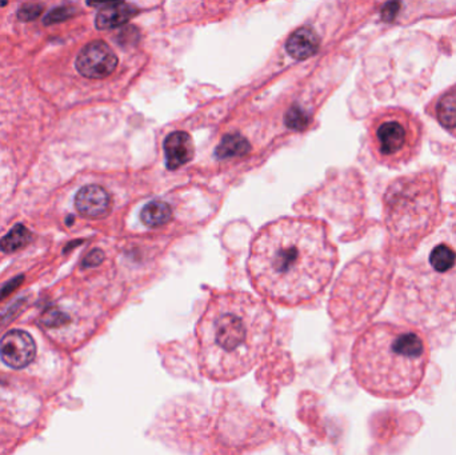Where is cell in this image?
<instances>
[{
  "instance_id": "1",
  "label": "cell",
  "mask_w": 456,
  "mask_h": 455,
  "mask_svg": "<svg viewBox=\"0 0 456 455\" xmlns=\"http://www.w3.org/2000/svg\"><path fill=\"white\" fill-rule=\"evenodd\" d=\"M336 262V248L322 222L283 218L259 231L250 250L248 274L263 297L299 306L325 290Z\"/></svg>"
},
{
  "instance_id": "2",
  "label": "cell",
  "mask_w": 456,
  "mask_h": 455,
  "mask_svg": "<svg viewBox=\"0 0 456 455\" xmlns=\"http://www.w3.org/2000/svg\"><path fill=\"white\" fill-rule=\"evenodd\" d=\"M275 316L244 291L218 293L197 325L198 363L204 377L231 382L252 370L271 344Z\"/></svg>"
},
{
  "instance_id": "3",
  "label": "cell",
  "mask_w": 456,
  "mask_h": 455,
  "mask_svg": "<svg viewBox=\"0 0 456 455\" xmlns=\"http://www.w3.org/2000/svg\"><path fill=\"white\" fill-rule=\"evenodd\" d=\"M428 363L423 337L408 328L378 323L355 342L351 366L357 384L387 399L406 398L422 384Z\"/></svg>"
},
{
  "instance_id": "4",
  "label": "cell",
  "mask_w": 456,
  "mask_h": 455,
  "mask_svg": "<svg viewBox=\"0 0 456 455\" xmlns=\"http://www.w3.org/2000/svg\"><path fill=\"white\" fill-rule=\"evenodd\" d=\"M383 216L392 250L399 255L413 253L441 222L436 171L422 170L392 181L383 197Z\"/></svg>"
},
{
  "instance_id": "5",
  "label": "cell",
  "mask_w": 456,
  "mask_h": 455,
  "mask_svg": "<svg viewBox=\"0 0 456 455\" xmlns=\"http://www.w3.org/2000/svg\"><path fill=\"white\" fill-rule=\"evenodd\" d=\"M370 139L375 158L387 167H401L419 154L423 125L411 111L390 107L373 116Z\"/></svg>"
},
{
  "instance_id": "6",
  "label": "cell",
  "mask_w": 456,
  "mask_h": 455,
  "mask_svg": "<svg viewBox=\"0 0 456 455\" xmlns=\"http://www.w3.org/2000/svg\"><path fill=\"white\" fill-rule=\"evenodd\" d=\"M392 276V266L383 256L360 258L344 274L342 299L352 321H367L385 303Z\"/></svg>"
},
{
  "instance_id": "7",
  "label": "cell",
  "mask_w": 456,
  "mask_h": 455,
  "mask_svg": "<svg viewBox=\"0 0 456 455\" xmlns=\"http://www.w3.org/2000/svg\"><path fill=\"white\" fill-rule=\"evenodd\" d=\"M117 67V57L107 43H88L76 57V69L90 79H103Z\"/></svg>"
},
{
  "instance_id": "8",
  "label": "cell",
  "mask_w": 456,
  "mask_h": 455,
  "mask_svg": "<svg viewBox=\"0 0 456 455\" xmlns=\"http://www.w3.org/2000/svg\"><path fill=\"white\" fill-rule=\"evenodd\" d=\"M35 356L36 343L24 330H11L0 341V358L11 369H24Z\"/></svg>"
},
{
  "instance_id": "9",
  "label": "cell",
  "mask_w": 456,
  "mask_h": 455,
  "mask_svg": "<svg viewBox=\"0 0 456 455\" xmlns=\"http://www.w3.org/2000/svg\"><path fill=\"white\" fill-rule=\"evenodd\" d=\"M75 207L86 218H103L111 210V197L100 186H85L75 197Z\"/></svg>"
},
{
  "instance_id": "10",
  "label": "cell",
  "mask_w": 456,
  "mask_h": 455,
  "mask_svg": "<svg viewBox=\"0 0 456 455\" xmlns=\"http://www.w3.org/2000/svg\"><path fill=\"white\" fill-rule=\"evenodd\" d=\"M164 155L167 167L170 170H176L190 160H192L195 154V147L192 138L185 131H175L170 134L164 141Z\"/></svg>"
},
{
  "instance_id": "11",
  "label": "cell",
  "mask_w": 456,
  "mask_h": 455,
  "mask_svg": "<svg viewBox=\"0 0 456 455\" xmlns=\"http://www.w3.org/2000/svg\"><path fill=\"white\" fill-rule=\"evenodd\" d=\"M320 46V39L314 29L310 27H301L297 29L287 41L285 48L287 52L298 60H303L313 57Z\"/></svg>"
},
{
  "instance_id": "12",
  "label": "cell",
  "mask_w": 456,
  "mask_h": 455,
  "mask_svg": "<svg viewBox=\"0 0 456 455\" xmlns=\"http://www.w3.org/2000/svg\"><path fill=\"white\" fill-rule=\"evenodd\" d=\"M431 108L432 115L443 128L456 132V85L442 92Z\"/></svg>"
},
{
  "instance_id": "13",
  "label": "cell",
  "mask_w": 456,
  "mask_h": 455,
  "mask_svg": "<svg viewBox=\"0 0 456 455\" xmlns=\"http://www.w3.org/2000/svg\"><path fill=\"white\" fill-rule=\"evenodd\" d=\"M136 14V10L126 4V3H106L101 4L98 16H97V27L100 29H115Z\"/></svg>"
},
{
  "instance_id": "14",
  "label": "cell",
  "mask_w": 456,
  "mask_h": 455,
  "mask_svg": "<svg viewBox=\"0 0 456 455\" xmlns=\"http://www.w3.org/2000/svg\"><path fill=\"white\" fill-rule=\"evenodd\" d=\"M171 207L160 200H155L145 204L141 214V219L147 227L164 226L171 220Z\"/></svg>"
},
{
  "instance_id": "15",
  "label": "cell",
  "mask_w": 456,
  "mask_h": 455,
  "mask_svg": "<svg viewBox=\"0 0 456 455\" xmlns=\"http://www.w3.org/2000/svg\"><path fill=\"white\" fill-rule=\"evenodd\" d=\"M429 265L438 272H448L456 266V251L447 243L435 246L429 254Z\"/></svg>"
},
{
  "instance_id": "16",
  "label": "cell",
  "mask_w": 456,
  "mask_h": 455,
  "mask_svg": "<svg viewBox=\"0 0 456 455\" xmlns=\"http://www.w3.org/2000/svg\"><path fill=\"white\" fill-rule=\"evenodd\" d=\"M32 239V234L29 228L23 225H16L4 238L0 241V250L3 253H15L23 247H26Z\"/></svg>"
},
{
  "instance_id": "17",
  "label": "cell",
  "mask_w": 456,
  "mask_h": 455,
  "mask_svg": "<svg viewBox=\"0 0 456 455\" xmlns=\"http://www.w3.org/2000/svg\"><path fill=\"white\" fill-rule=\"evenodd\" d=\"M250 150V144L241 135H228L219 144L216 154L218 157L225 158L242 157Z\"/></svg>"
},
{
  "instance_id": "18",
  "label": "cell",
  "mask_w": 456,
  "mask_h": 455,
  "mask_svg": "<svg viewBox=\"0 0 456 455\" xmlns=\"http://www.w3.org/2000/svg\"><path fill=\"white\" fill-rule=\"evenodd\" d=\"M285 123L294 130H303L308 125V116L299 107H292L285 116Z\"/></svg>"
},
{
  "instance_id": "19",
  "label": "cell",
  "mask_w": 456,
  "mask_h": 455,
  "mask_svg": "<svg viewBox=\"0 0 456 455\" xmlns=\"http://www.w3.org/2000/svg\"><path fill=\"white\" fill-rule=\"evenodd\" d=\"M42 11H43V7L41 4H26L19 10L17 18L22 22H29V20L36 19L39 15L42 14Z\"/></svg>"
},
{
  "instance_id": "20",
  "label": "cell",
  "mask_w": 456,
  "mask_h": 455,
  "mask_svg": "<svg viewBox=\"0 0 456 455\" xmlns=\"http://www.w3.org/2000/svg\"><path fill=\"white\" fill-rule=\"evenodd\" d=\"M70 322V318L66 314L59 312H50L43 316V323L47 328H60Z\"/></svg>"
},
{
  "instance_id": "21",
  "label": "cell",
  "mask_w": 456,
  "mask_h": 455,
  "mask_svg": "<svg viewBox=\"0 0 456 455\" xmlns=\"http://www.w3.org/2000/svg\"><path fill=\"white\" fill-rule=\"evenodd\" d=\"M72 11H73L72 8H67V7L57 8V10H54L52 13H50V14L44 18V23L45 24H52V23L63 22V20L71 18L72 14H73Z\"/></svg>"
},
{
  "instance_id": "22",
  "label": "cell",
  "mask_w": 456,
  "mask_h": 455,
  "mask_svg": "<svg viewBox=\"0 0 456 455\" xmlns=\"http://www.w3.org/2000/svg\"><path fill=\"white\" fill-rule=\"evenodd\" d=\"M103 259H104L103 253L100 250H94L83 260V266L85 267H95V266H98V265H100L103 262Z\"/></svg>"
},
{
  "instance_id": "23",
  "label": "cell",
  "mask_w": 456,
  "mask_h": 455,
  "mask_svg": "<svg viewBox=\"0 0 456 455\" xmlns=\"http://www.w3.org/2000/svg\"><path fill=\"white\" fill-rule=\"evenodd\" d=\"M6 4H7V3H0V6H6Z\"/></svg>"
}]
</instances>
